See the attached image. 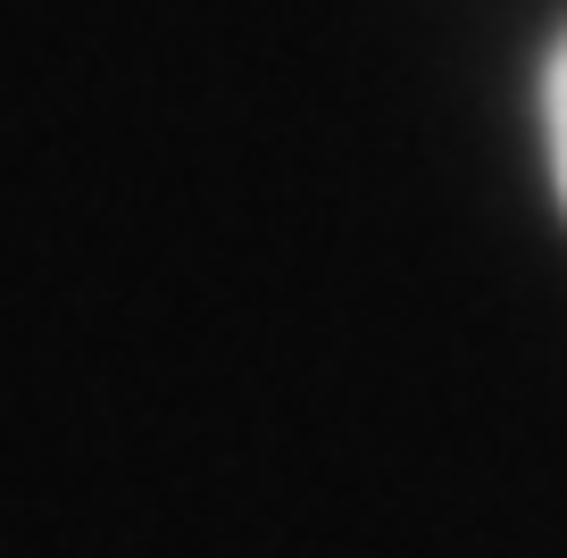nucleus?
Instances as JSON below:
<instances>
[{
  "mask_svg": "<svg viewBox=\"0 0 567 558\" xmlns=\"http://www.w3.org/2000/svg\"><path fill=\"white\" fill-rule=\"evenodd\" d=\"M543 134H550V175H559V200H567V42L550 51V75H543Z\"/></svg>",
  "mask_w": 567,
  "mask_h": 558,
  "instance_id": "nucleus-1",
  "label": "nucleus"
}]
</instances>
